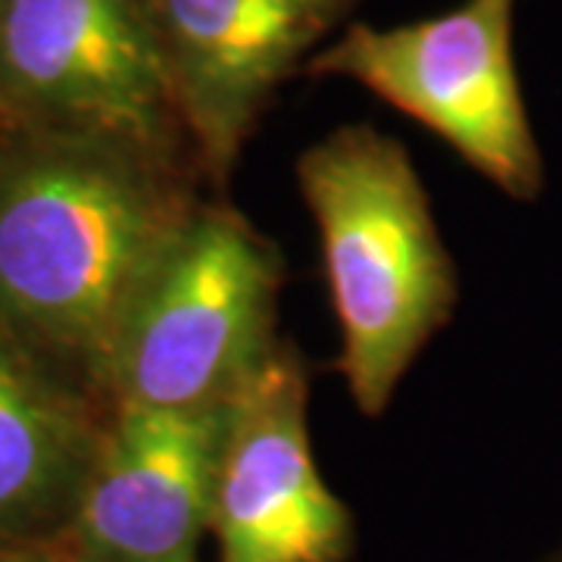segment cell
Segmentation results:
<instances>
[{
  "instance_id": "obj_1",
  "label": "cell",
  "mask_w": 562,
  "mask_h": 562,
  "mask_svg": "<svg viewBox=\"0 0 562 562\" xmlns=\"http://www.w3.org/2000/svg\"><path fill=\"white\" fill-rule=\"evenodd\" d=\"M0 138V325L103 397L128 306L201 203L194 166L79 132Z\"/></svg>"
},
{
  "instance_id": "obj_2",
  "label": "cell",
  "mask_w": 562,
  "mask_h": 562,
  "mask_svg": "<svg viewBox=\"0 0 562 562\" xmlns=\"http://www.w3.org/2000/svg\"><path fill=\"white\" fill-rule=\"evenodd\" d=\"M341 335V369L362 416H382L441 331L457 276L413 157L372 125H341L297 160Z\"/></svg>"
},
{
  "instance_id": "obj_3",
  "label": "cell",
  "mask_w": 562,
  "mask_h": 562,
  "mask_svg": "<svg viewBox=\"0 0 562 562\" xmlns=\"http://www.w3.org/2000/svg\"><path fill=\"white\" fill-rule=\"evenodd\" d=\"M284 262L228 203H198L147 272L106 362V406L232 401L276 350Z\"/></svg>"
},
{
  "instance_id": "obj_4",
  "label": "cell",
  "mask_w": 562,
  "mask_h": 562,
  "mask_svg": "<svg viewBox=\"0 0 562 562\" xmlns=\"http://www.w3.org/2000/svg\"><path fill=\"white\" fill-rule=\"evenodd\" d=\"M513 13L516 0H462L387 29L350 22L303 72L357 81L447 140L509 198L528 201L541 191L543 166L513 57Z\"/></svg>"
},
{
  "instance_id": "obj_5",
  "label": "cell",
  "mask_w": 562,
  "mask_h": 562,
  "mask_svg": "<svg viewBox=\"0 0 562 562\" xmlns=\"http://www.w3.org/2000/svg\"><path fill=\"white\" fill-rule=\"evenodd\" d=\"M0 128L98 135L198 169L150 0H0Z\"/></svg>"
},
{
  "instance_id": "obj_6",
  "label": "cell",
  "mask_w": 562,
  "mask_h": 562,
  "mask_svg": "<svg viewBox=\"0 0 562 562\" xmlns=\"http://www.w3.org/2000/svg\"><path fill=\"white\" fill-rule=\"evenodd\" d=\"M310 379L291 344L228 401L210 531L220 562H344L353 519L310 447Z\"/></svg>"
},
{
  "instance_id": "obj_7",
  "label": "cell",
  "mask_w": 562,
  "mask_h": 562,
  "mask_svg": "<svg viewBox=\"0 0 562 562\" xmlns=\"http://www.w3.org/2000/svg\"><path fill=\"white\" fill-rule=\"evenodd\" d=\"M198 169L222 184L272 94L322 47L353 0H150Z\"/></svg>"
},
{
  "instance_id": "obj_8",
  "label": "cell",
  "mask_w": 562,
  "mask_h": 562,
  "mask_svg": "<svg viewBox=\"0 0 562 562\" xmlns=\"http://www.w3.org/2000/svg\"><path fill=\"white\" fill-rule=\"evenodd\" d=\"M228 401L110 406L72 513L81 562H201Z\"/></svg>"
},
{
  "instance_id": "obj_9",
  "label": "cell",
  "mask_w": 562,
  "mask_h": 562,
  "mask_svg": "<svg viewBox=\"0 0 562 562\" xmlns=\"http://www.w3.org/2000/svg\"><path fill=\"white\" fill-rule=\"evenodd\" d=\"M88 394L0 325V535L72 519L106 425Z\"/></svg>"
},
{
  "instance_id": "obj_10",
  "label": "cell",
  "mask_w": 562,
  "mask_h": 562,
  "mask_svg": "<svg viewBox=\"0 0 562 562\" xmlns=\"http://www.w3.org/2000/svg\"><path fill=\"white\" fill-rule=\"evenodd\" d=\"M0 562H57L38 557V553H0Z\"/></svg>"
}]
</instances>
